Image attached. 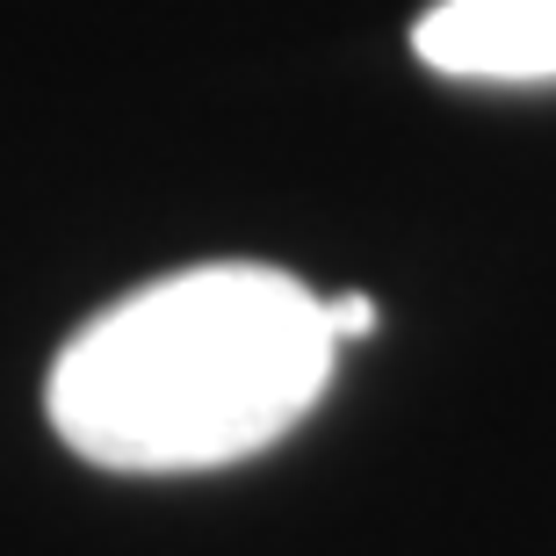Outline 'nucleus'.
Listing matches in <instances>:
<instances>
[{
  "instance_id": "nucleus-3",
  "label": "nucleus",
  "mask_w": 556,
  "mask_h": 556,
  "mask_svg": "<svg viewBox=\"0 0 556 556\" xmlns=\"http://www.w3.org/2000/svg\"><path fill=\"white\" fill-rule=\"evenodd\" d=\"M326 326H332V340H362V332L376 326V304L362 296V289H348V296H326Z\"/></svg>"
},
{
  "instance_id": "nucleus-1",
  "label": "nucleus",
  "mask_w": 556,
  "mask_h": 556,
  "mask_svg": "<svg viewBox=\"0 0 556 556\" xmlns=\"http://www.w3.org/2000/svg\"><path fill=\"white\" fill-rule=\"evenodd\" d=\"M326 296L253 261H210L130 289L51 362V427L124 477L225 470L275 448L332 383Z\"/></svg>"
},
{
  "instance_id": "nucleus-2",
  "label": "nucleus",
  "mask_w": 556,
  "mask_h": 556,
  "mask_svg": "<svg viewBox=\"0 0 556 556\" xmlns=\"http://www.w3.org/2000/svg\"><path fill=\"white\" fill-rule=\"evenodd\" d=\"M413 51L441 80H556V0H441L413 29Z\"/></svg>"
}]
</instances>
